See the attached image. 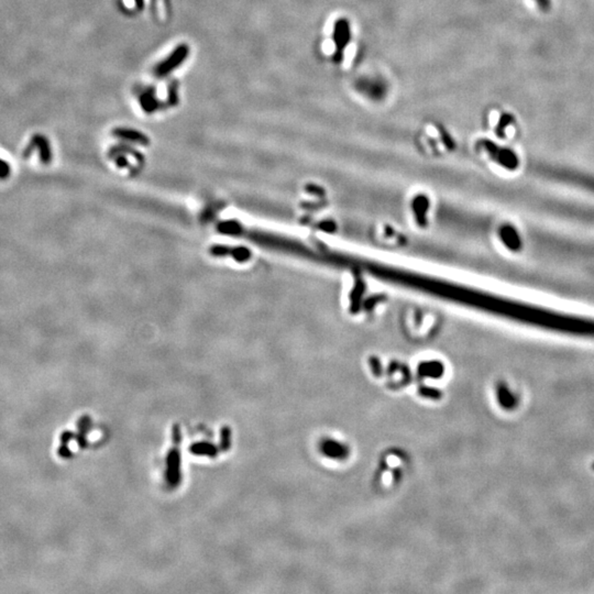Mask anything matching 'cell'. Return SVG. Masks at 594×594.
<instances>
[{"instance_id": "obj_1", "label": "cell", "mask_w": 594, "mask_h": 594, "mask_svg": "<svg viewBox=\"0 0 594 594\" xmlns=\"http://www.w3.org/2000/svg\"><path fill=\"white\" fill-rule=\"evenodd\" d=\"M187 54H188L187 45L184 44L178 45L174 50V52L172 53L167 60L157 65V67L155 68L156 76H158V77H163V76H167L169 73L174 71L179 64L183 63L186 57H187Z\"/></svg>"}, {"instance_id": "obj_2", "label": "cell", "mask_w": 594, "mask_h": 594, "mask_svg": "<svg viewBox=\"0 0 594 594\" xmlns=\"http://www.w3.org/2000/svg\"><path fill=\"white\" fill-rule=\"evenodd\" d=\"M321 451L325 455L331 459H343L347 457L348 448L341 443H338L336 440L328 439L323 441L321 445Z\"/></svg>"}, {"instance_id": "obj_3", "label": "cell", "mask_w": 594, "mask_h": 594, "mask_svg": "<svg viewBox=\"0 0 594 594\" xmlns=\"http://www.w3.org/2000/svg\"><path fill=\"white\" fill-rule=\"evenodd\" d=\"M29 149L28 151L33 150V149H38L40 150V154H41V160L46 162L47 160L50 161V157H51V152H50V147H49V143H47V140L43 136H34V138L32 139V142H30L29 144Z\"/></svg>"}, {"instance_id": "obj_4", "label": "cell", "mask_w": 594, "mask_h": 594, "mask_svg": "<svg viewBox=\"0 0 594 594\" xmlns=\"http://www.w3.org/2000/svg\"><path fill=\"white\" fill-rule=\"evenodd\" d=\"M115 134L124 138V139H129V140H132V141H137V142H140V143H147L148 139L144 136H142L141 133L137 132L134 130H127V129H117L115 130Z\"/></svg>"}, {"instance_id": "obj_5", "label": "cell", "mask_w": 594, "mask_h": 594, "mask_svg": "<svg viewBox=\"0 0 594 594\" xmlns=\"http://www.w3.org/2000/svg\"><path fill=\"white\" fill-rule=\"evenodd\" d=\"M10 174V167L6 161L0 158V178H6Z\"/></svg>"}, {"instance_id": "obj_6", "label": "cell", "mask_w": 594, "mask_h": 594, "mask_svg": "<svg viewBox=\"0 0 594 594\" xmlns=\"http://www.w3.org/2000/svg\"><path fill=\"white\" fill-rule=\"evenodd\" d=\"M534 2L543 11H548L551 7V0H534Z\"/></svg>"}]
</instances>
